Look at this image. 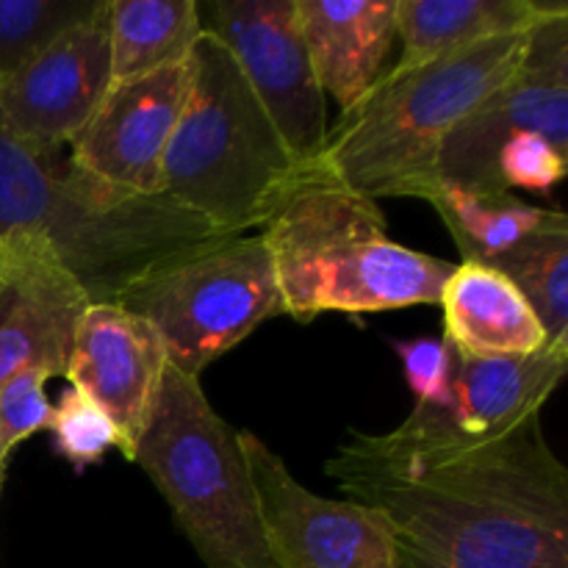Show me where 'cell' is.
I'll list each match as a JSON object with an SVG mask.
<instances>
[{"instance_id": "1", "label": "cell", "mask_w": 568, "mask_h": 568, "mask_svg": "<svg viewBox=\"0 0 568 568\" xmlns=\"http://www.w3.org/2000/svg\"><path fill=\"white\" fill-rule=\"evenodd\" d=\"M325 475L383 521L397 568H568V471L544 414L469 444L353 430Z\"/></svg>"}, {"instance_id": "2", "label": "cell", "mask_w": 568, "mask_h": 568, "mask_svg": "<svg viewBox=\"0 0 568 568\" xmlns=\"http://www.w3.org/2000/svg\"><path fill=\"white\" fill-rule=\"evenodd\" d=\"M37 236L89 305L181 255L233 239L164 194H133L83 172L67 144H33L0 122V242Z\"/></svg>"}, {"instance_id": "3", "label": "cell", "mask_w": 568, "mask_h": 568, "mask_svg": "<svg viewBox=\"0 0 568 568\" xmlns=\"http://www.w3.org/2000/svg\"><path fill=\"white\" fill-rule=\"evenodd\" d=\"M283 314H381L438 303L455 264L394 242L375 200L316 161L303 164L261 227Z\"/></svg>"}, {"instance_id": "4", "label": "cell", "mask_w": 568, "mask_h": 568, "mask_svg": "<svg viewBox=\"0 0 568 568\" xmlns=\"http://www.w3.org/2000/svg\"><path fill=\"white\" fill-rule=\"evenodd\" d=\"M530 31L491 37L414 70L383 72L364 103L338 116L314 161L375 203H427L438 189L444 139L519 70Z\"/></svg>"}, {"instance_id": "5", "label": "cell", "mask_w": 568, "mask_h": 568, "mask_svg": "<svg viewBox=\"0 0 568 568\" xmlns=\"http://www.w3.org/2000/svg\"><path fill=\"white\" fill-rule=\"evenodd\" d=\"M303 170L231 50L211 31L192 50V87L161 161L159 194L231 236L264 227Z\"/></svg>"}, {"instance_id": "6", "label": "cell", "mask_w": 568, "mask_h": 568, "mask_svg": "<svg viewBox=\"0 0 568 568\" xmlns=\"http://www.w3.org/2000/svg\"><path fill=\"white\" fill-rule=\"evenodd\" d=\"M136 464L209 568H277L255 505L242 430L205 399L200 377L166 366Z\"/></svg>"}, {"instance_id": "7", "label": "cell", "mask_w": 568, "mask_h": 568, "mask_svg": "<svg viewBox=\"0 0 568 568\" xmlns=\"http://www.w3.org/2000/svg\"><path fill=\"white\" fill-rule=\"evenodd\" d=\"M159 333L166 361L183 375L236 347L266 320L283 316L270 250L258 236H233L172 258L120 297Z\"/></svg>"}, {"instance_id": "8", "label": "cell", "mask_w": 568, "mask_h": 568, "mask_svg": "<svg viewBox=\"0 0 568 568\" xmlns=\"http://www.w3.org/2000/svg\"><path fill=\"white\" fill-rule=\"evenodd\" d=\"M519 133H538L568 155V11L532 28L519 70L444 139L438 183L475 194L505 192L499 150Z\"/></svg>"}, {"instance_id": "9", "label": "cell", "mask_w": 568, "mask_h": 568, "mask_svg": "<svg viewBox=\"0 0 568 568\" xmlns=\"http://www.w3.org/2000/svg\"><path fill=\"white\" fill-rule=\"evenodd\" d=\"M197 9L205 31L231 50L288 153L300 164L314 161L331 122L294 0H209Z\"/></svg>"}, {"instance_id": "10", "label": "cell", "mask_w": 568, "mask_h": 568, "mask_svg": "<svg viewBox=\"0 0 568 568\" xmlns=\"http://www.w3.org/2000/svg\"><path fill=\"white\" fill-rule=\"evenodd\" d=\"M242 449L277 568H397L392 536L372 510L316 497L255 433L242 430Z\"/></svg>"}, {"instance_id": "11", "label": "cell", "mask_w": 568, "mask_h": 568, "mask_svg": "<svg viewBox=\"0 0 568 568\" xmlns=\"http://www.w3.org/2000/svg\"><path fill=\"white\" fill-rule=\"evenodd\" d=\"M568 372L566 347L530 355L469 358L453 353V383L444 405H414L397 436L422 444H469L503 436L544 405Z\"/></svg>"}, {"instance_id": "12", "label": "cell", "mask_w": 568, "mask_h": 568, "mask_svg": "<svg viewBox=\"0 0 568 568\" xmlns=\"http://www.w3.org/2000/svg\"><path fill=\"white\" fill-rule=\"evenodd\" d=\"M192 87V55L150 75L111 83L103 103L67 144L83 172L133 194H159L161 161Z\"/></svg>"}, {"instance_id": "13", "label": "cell", "mask_w": 568, "mask_h": 568, "mask_svg": "<svg viewBox=\"0 0 568 568\" xmlns=\"http://www.w3.org/2000/svg\"><path fill=\"white\" fill-rule=\"evenodd\" d=\"M89 308L70 272L31 233L0 242V386L26 369L64 377Z\"/></svg>"}, {"instance_id": "14", "label": "cell", "mask_w": 568, "mask_h": 568, "mask_svg": "<svg viewBox=\"0 0 568 568\" xmlns=\"http://www.w3.org/2000/svg\"><path fill=\"white\" fill-rule=\"evenodd\" d=\"M111 87L109 3L0 87V122L33 144H70Z\"/></svg>"}, {"instance_id": "15", "label": "cell", "mask_w": 568, "mask_h": 568, "mask_svg": "<svg viewBox=\"0 0 568 568\" xmlns=\"http://www.w3.org/2000/svg\"><path fill=\"white\" fill-rule=\"evenodd\" d=\"M170 366L159 333L116 303L89 305L78 322L64 377L111 419L120 453L133 458Z\"/></svg>"}, {"instance_id": "16", "label": "cell", "mask_w": 568, "mask_h": 568, "mask_svg": "<svg viewBox=\"0 0 568 568\" xmlns=\"http://www.w3.org/2000/svg\"><path fill=\"white\" fill-rule=\"evenodd\" d=\"M322 92L349 114L381 81L397 42V0H294Z\"/></svg>"}, {"instance_id": "17", "label": "cell", "mask_w": 568, "mask_h": 568, "mask_svg": "<svg viewBox=\"0 0 568 568\" xmlns=\"http://www.w3.org/2000/svg\"><path fill=\"white\" fill-rule=\"evenodd\" d=\"M444 342L469 358L530 355L549 347L527 300L499 272L460 261L444 283Z\"/></svg>"}, {"instance_id": "18", "label": "cell", "mask_w": 568, "mask_h": 568, "mask_svg": "<svg viewBox=\"0 0 568 568\" xmlns=\"http://www.w3.org/2000/svg\"><path fill=\"white\" fill-rule=\"evenodd\" d=\"M566 11L564 0H397L403 55L392 70H414L491 37L530 31Z\"/></svg>"}, {"instance_id": "19", "label": "cell", "mask_w": 568, "mask_h": 568, "mask_svg": "<svg viewBox=\"0 0 568 568\" xmlns=\"http://www.w3.org/2000/svg\"><path fill=\"white\" fill-rule=\"evenodd\" d=\"M200 33L194 0H109L111 83L189 59Z\"/></svg>"}, {"instance_id": "20", "label": "cell", "mask_w": 568, "mask_h": 568, "mask_svg": "<svg viewBox=\"0 0 568 568\" xmlns=\"http://www.w3.org/2000/svg\"><path fill=\"white\" fill-rule=\"evenodd\" d=\"M469 264H486L527 239L566 222L564 211L521 203L510 192L475 194L438 183L427 197Z\"/></svg>"}, {"instance_id": "21", "label": "cell", "mask_w": 568, "mask_h": 568, "mask_svg": "<svg viewBox=\"0 0 568 568\" xmlns=\"http://www.w3.org/2000/svg\"><path fill=\"white\" fill-rule=\"evenodd\" d=\"M527 300L549 347L568 349V220L486 261Z\"/></svg>"}, {"instance_id": "22", "label": "cell", "mask_w": 568, "mask_h": 568, "mask_svg": "<svg viewBox=\"0 0 568 568\" xmlns=\"http://www.w3.org/2000/svg\"><path fill=\"white\" fill-rule=\"evenodd\" d=\"M109 0H0V87Z\"/></svg>"}, {"instance_id": "23", "label": "cell", "mask_w": 568, "mask_h": 568, "mask_svg": "<svg viewBox=\"0 0 568 568\" xmlns=\"http://www.w3.org/2000/svg\"><path fill=\"white\" fill-rule=\"evenodd\" d=\"M48 430L53 436L55 455H61L75 471L103 460L109 449H120V436L109 416L72 386L64 388L59 405H53Z\"/></svg>"}, {"instance_id": "24", "label": "cell", "mask_w": 568, "mask_h": 568, "mask_svg": "<svg viewBox=\"0 0 568 568\" xmlns=\"http://www.w3.org/2000/svg\"><path fill=\"white\" fill-rule=\"evenodd\" d=\"M48 372L26 369L0 386V460L9 464V455L33 433L48 430L53 405L44 383Z\"/></svg>"}, {"instance_id": "25", "label": "cell", "mask_w": 568, "mask_h": 568, "mask_svg": "<svg viewBox=\"0 0 568 568\" xmlns=\"http://www.w3.org/2000/svg\"><path fill=\"white\" fill-rule=\"evenodd\" d=\"M568 155L538 133H519L510 136L499 150L497 172L505 192L510 189H530V192H549L566 178Z\"/></svg>"}, {"instance_id": "26", "label": "cell", "mask_w": 568, "mask_h": 568, "mask_svg": "<svg viewBox=\"0 0 568 568\" xmlns=\"http://www.w3.org/2000/svg\"><path fill=\"white\" fill-rule=\"evenodd\" d=\"M394 349L403 364V375L414 392L416 405H444L453 383V349L447 342L436 338H410L394 342Z\"/></svg>"}, {"instance_id": "27", "label": "cell", "mask_w": 568, "mask_h": 568, "mask_svg": "<svg viewBox=\"0 0 568 568\" xmlns=\"http://www.w3.org/2000/svg\"><path fill=\"white\" fill-rule=\"evenodd\" d=\"M3 475H6V464L0 460V488H3Z\"/></svg>"}]
</instances>
